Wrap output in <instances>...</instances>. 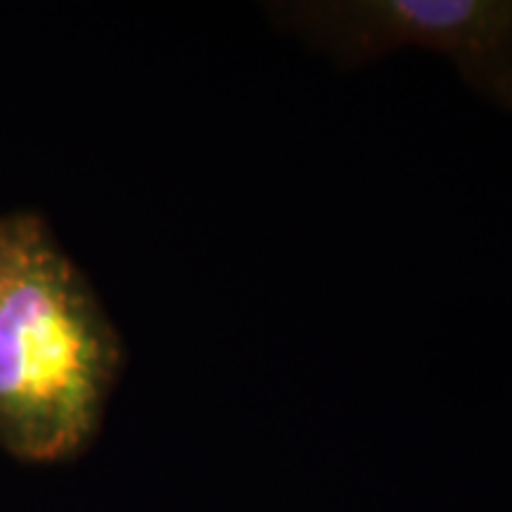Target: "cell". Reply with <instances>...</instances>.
Instances as JSON below:
<instances>
[{
	"mask_svg": "<svg viewBox=\"0 0 512 512\" xmlns=\"http://www.w3.org/2000/svg\"><path fill=\"white\" fill-rule=\"evenodd\" d=\"M268 15L344 69L403 48L441 55L465 86L512 112V0H290Z\"/></svg>",
	"mask_w": 512,
	"mask_h": 512,
	"instance_id": "obj_2",
	"label": "cell"
},
{
	"mask_svg": "<svg viewBox=\"0 0 512 512\" xmlns=\"http://www.w3.org/2000/svg\"><path fill=\"white\" fill-rule=\"evenodd\" d=\"M3 275H5V228H3V216H0V287H3Z\"/></svg>",
	"mask_w": 512,
	"mask_h": 512,
	"instance_id": "obj_3",
	"label": "cell"
},
{
	"mask_svg": "<svg viewBox=\"0 0 512 512\" xmlns=\"http://www.w3.org/2000/svg\"><path fill=\"white\" fill-rule=\"evenodd\" d=\"M3 228L0 448L22 463H64L98 437L124 344L41 214H3Z\"/></svg>",
	"mask_w": 512,
	"mask_h": 512,
	"instance_id": "obj_1",
	"label": "cell"
}]
</instances>
